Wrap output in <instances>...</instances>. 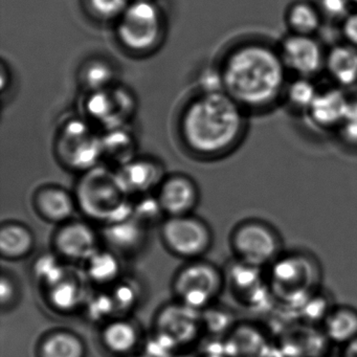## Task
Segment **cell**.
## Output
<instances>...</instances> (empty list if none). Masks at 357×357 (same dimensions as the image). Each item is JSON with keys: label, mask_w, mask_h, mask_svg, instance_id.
I'll return each mask as SVG.
<instances>
[{"label": "cell", "mask_w": 357, "mask_h": 357, "mask_svg": "<svg viewBox=\"0 0 357 357\" xmlns=\"http://www.w3.org/2000/svg\"><path fill=\"white\" fill-rule=\"evenodd\" d=\"M167 243L175 252L194 256L206 250L210 243V233L202 223L187 217L171 219L164 227Z\"/></svg>", "instance_id": "cell-10"}, {"label": "cell", "mask_w": 357, "mask_h": 357, "mask_svg": "<svg viewBox=\"0 0 357 357\" xmlns=\"http://www.w3.org/2000/svg\"><path fill=\"white\" fill-rule=\"evenodd\" d=\"M288 20L296 34L309 35L319 26V13L314 8L307 3H298L292 7Z\"/></svg>", "instance_id": "cell-22"}, {"label": "cell", "mask_w": 357, "mask_h": 357, "mask_svg": "<svg viewBox=\"0 0 357 357\" xmlns=\"http://www.w3.org/2000/svg\"><path fill=\"white\" fill-rule=\"evenodd\" d=\"M194 308L188 306L175 307L162 313L160 319L162 336L170 340L174 346L185 344L194 337L196 333V317Z\"/></svg>", "instance_id": "cell-14"}, {"label": "cell", "mask_w": 357, "mask_h": 357, "mask_svg": "<svg viewBox=\"0 0 357 357\" xmlns=\"http://www.w3.org/2000/svg\"><path fill=\"white\" fill-rule=\"evenodd\" d=\"M321 8L328 17H344L348 12L349 0H321Z\"/></svg>", "instance_id": "cell-31"}, {"label": "cell", "mask_w": 357, "mask_h": 357, "mask_svg": "<svg viewBox=\"0 0 357 357\" xmlns=\"http://www.w3.org/2000/svg\"></svg>", "instance_id": "cell-39"}, {"label": "cell", "mask_w": 357, "mask_h": 357, "mask_svg": "<svg viewBox=\"0 0 357 357\" xmlns=\"http://www.w3.org/2000/svg\"><path fill=\"white\" fill-rule=\"evenodd\" d=\"M60 149L79 168L95 164L103 153L101 137H97L86 123L79 120L70 121L64 126Z\"/></svg>", "instance_id": "cell-6"}, {"label": "cell", "mask_w": 357, "mask_h": 357, "mask_svg": "<svg viewBox=\"0 0 357 357\" xmlns=\"http://www.w3.org/2000/svg\"><path fill=\"white\" fill-rule=\"evenodd\" d=\"M349 99L337 89L319 93L308 109L310 120L321 128L340 127L346 114Z\"/></svg>", "instance_id": "cell-11"}, {"label": "cell", "mask_w": 357, "mask_h": 357, "mask_svg": "<svg viewBox=\"0 0 357 357\" xmlns=\"http://www.w3.org/2000/svg\"><path fill=\"white\" fill-rule=\"evenodd\" d=\"M239 104L225 91H206L185 110L183 133L197 152L217 154L235 146L243 131Z\"/></svg>", "instance_id": "cell-2"}, {"label": "cell", "mask_w": 357, "mask_h": 357, "mask_svg": "<svg viewBox=\"0 0 357 357\" xmlns=\"http://www.w3.org/2000/svg\"><path fill=\"white\" fill-rule=\"evenodd\" d=\"M135 290L128 285L119 286L116 291L114 302L118 303L120 307H127L132 304L135 301Z\"/></svg>", "instance_id": "cell-33"}, {"label": "cell", "mask_w": 357, "mask_h": 357, "mask_svg": "<svg viewBox=\"0 0 357 357\" xmlns=\"http://www.w3.org/2000/svg\"><path fill=\"white\" fill-rule=\"evenodd\" d=\"M33 245L32 234L20 225H5L0 233V248L8 257L26 255Z\"/></svg>", "instance_id": "cell-20"}, {"label": "cell", "mask_w": 357, "mask_h": 357, "mask_svg": "<svg viewBox=\"0 0 357 357\" xmlns=\"http://www.w3.org/2000/svg\"><path fill=\"white\" fill-rule=\"evenodd\" d=\"M51 300L58 308L72 309L80 301V290L73 282L62 280L56 285L52 286Z\"/></svg>", "instance_id": "cell-26"}, {"label": "cell", "mask_w": 357, "mask_h": 357, "mask_svg": "<svg viewBox=\"0 0 357 357\" xmlns=\"http://www.w3.org/2000/svg\"><path fill=\"white\" fill-rule=\"evenodd\" d=\"M83 78L85 85L91 91H102L109 87L114 79V72L108 64L96 61L85 68Z\"/></svg>", "instance_id": "cell-25"}, {"label": "cell", "mask_w": 357, "mask_h": 357, "mask_svg": "<svg viewBox=\"0 0 357 357\" xmlns=\"http://www.w3.org/2000/svg\"><path fill=\"white\" fill-rule=\"evenodd\" d=\"M340 357H357V338L342 347Z\"/></svg>", "instance_id": "cell-36"}, {"label": "cell", "mask_w": 357, "mask_h": 357, "mask_svg": "<svg viewBox=\"0 0 357 357\" xmlns=\"http://www.w3.org/2000/svg\"><path fill=\"white\" fill-rule=\"evenodd\" d=\"M231 246L238 262L266 269L283 254L279 231L264 220L250 219L240 223L231 235Z\"/></svg>", "instance_id": "cell-4"}, {"label": "cell", "mask_w": 357, "mask_h": 357, "mask_svg": "<svg viewBox=\"0 0 357 357\" xmlns=\"http://www.w3.org/2000/svg\"><path fill=\"white\" fill-rule=\"evenodd\" d=\"M139 227L135 223L131 222H116V225L112 227L108 231V237L114 242L116 245L120 248H130L137 243L139 239Z\"/></svg>", "instance_id": "cell-27"}, {"label": "cell", "mask_w": 357, "mask_h": 357, "mask_svg": "<svg viewBox=\"0 0 357 357\" xmlns=\"http://www.w3.org/2000/svg\"><path fill=\"white\" fill-rule=\"evenodd\" d=\"M195 196L191 181L183 177H174L162 185L160 206L172 214H181L193 206Z\"/></svg>", "instance_id": "cell-16"}, {"label": "cell", "mask_w": 357, "mask_h": 357, "mask_svg": "<svg viewBox=\"0 0 357 357\" xmlns=\"http://www.w3.org/2000/svg\"><path fill=\"white\" fill-rule=\"evenodd\" d=\"M37 273L41 279L51 286L56 285L63 280V271L53 258L41 259L37 265Z\"/></svg>", "instance_id": "cell-30"}, {"label": "cell", "mask_w": 357, "mask_h": 357, "mask_svg": "<svg viewBox=\"0 0 357 357\" xmlns=\"http://www.w3.org/2000/svg\"><path fill=\"white\" fill-rule=\"evenodd\" d=\"M162 30L158 8L149 0H137L130 3L121 16L118 34L127 49L146 52L158 45Z\"/></svg>", "instance_id": "cell-5"}, {"label": "cell", "mask_w": 357, "mask_h": 357, "mask_svg": "<svg viewBox=\"0 0 357 357\" xmlns=\"http://www.w3.org/2000/svg\"><path fill=\"white\" fill-rule=\"evenodd\" d=\"M317 89L307 78L294 81L288 87L287 96L290 103L296 108L308 110L317 97Z\"/></svg>", "instance_id": "cell-23"}, {"label": "cell", "mask_w": 357, "mask_h": 357, "mask_svg": "<svg viewBox=\"0 0 357 357\" xmlns=\"http://www.w3.org/2000/svg\"><path fill=\"white\" fill-rule=\"evenodd\" d=\"M89 260V275L97 281H109L118 273V261L112 255L96 252Z\"/></svg>", "instance_id": "cell-24"}, {"label": "cell", "mask_w": 357, "mask_h": 357, "mask_svg": "<svg viewBox=\"0 0 357 357\" xmlns=\"http://www.w3.org/2000/svg\"><path fill=\"white\" fill-rule=\"evenodd\" d=\"M321 323L328 342L344 347L357 338V309L353 307L333 306Z\"/></svg>", "instance_id": "cell-13"}, {"label": "cell", "mask_w": 357, "mask_h": 357, "mask_svg": "<svg viewBox=\"0 0 357 357\" xmlns=\"http://www.w3.org/2000/svg\"><path fill=\"white\" fill-rule=\"evenodd\" d=\"M154 178L155 170L153 167L146 162H135L125 168L119 178V183L123 190H144L150 187Z\"/></svg>", "instance_id": "cell-21"}, {"label": "cell", "mask_w": 357, "mask_h": 357, "mask_svg": "<svg viewBox=\"0 0 357 357\" xmlns=\"http://www.w3.org/2000/svg\"><path fill=\"white\" fill-rule=\"evenodd\" d=\"M82 340L70 332H56L47 336L39 346L38 357H85Z\"/></svg>", "instance_id": "cell-17"}, {"label": "cell", "mask_w": 357, "mask_h": 357, "mask_svg": "<svg viewBox=\"0 0 357 357\" xmlns=\"http://www.w3.org/2000/svg\"><path fill=\"white\" fill-rule=\"evenodd\" d=\"M280 56L285 68L303 78L317 74L323 64L321 47L308 35L296 34L286 38Z\"/></svg>", "instance_id": "cell-9"}, {"label": "cell", "mask_w": 357, "mask_h": 357, "mask_svg": "<svg viewBox=\"0 0 357 357\" xmlns=\"http://www.w3.org/2000/svg\"><path fill=\"white\" fill-rule=\"evenodd\" d=\"M327 68L332 78L344 87L357 83V47L337 45L328 54Z\"/></svg>", "instance_id": "cell-15"}, {"label": "cell", "mask_w": 357, "mask_h": 357, "mask_svg": "<svg viewBox=\"0 0 357 357\" xmlns=\"http://www.w3.org/2000/svg\"><path fill=\"white\" fill-rule=\"evenodd\" d=\"M89 6L96 15L103 20L121 17L128 8V0H89Z\"/></svg>", "instance_id": "cell-28"}, {"label": "cell", "mask_w": 357, "mask_h": 357, "mask_svg": "<svg viewBox=\"0 0 357 357\" xmlns=\"http://www.w3.org/2000/svg\"><path fill=\"white\" fill-rule=\"evenodd\" d=\"M342 31L349 43L357 47V13L347 16Z\"/></svg>", "instance_id": "cell-32"}, {"label": "cell", "mask_w": 357, "mask_h": 357, "mask_svg": "<svg viewBox=\"0 0 357 357\" xmlns=\"http://www.w3.org/2000/svg\"><path fill=\"white\" fill-rule=\"evenodd\" d=\"M110 298H99L97 300L93 301V304L91 306V313L93 317H100V315L106 314L109 312L110 306L112 303Z\"/></svg>", "instance_id": "cell-34"}, {"label": "cell", "mask_w": 357, "mask_h": 357, "mask_svg": "<svg viewBox=\"0 0 357 357\" xmlns=\"http://www.w3.org/2000/svg\"><path fill=\"white\" fill-rule=\"evenodd\" d=\"M221 287V277L214 267L198 264L187 267L179 275L176 290L191 308L210 302Z\"/></svg>", "instance_id": "cell-7"}, {"label": "cell", "mask_w": 357, "mask_h": 357, "mask_svg": "<svg viewBox=\"0 0 357 357\" xmlns=\"http://www.w3.org/2000/svg\"><path fill=\"white\" fill-rule=\"evenodd\" d=\"M352 1H353V3H355L357 5V0H352Z\"/></svg>", "instance_id": "cell-37"}, {"label": "cell", "mask_w": 357, "mask_h": 357, "mask_svg": "<svg viewBox=\"0 0 357 357\" xmlns=\"http://www.w3.org/2000/svg\"><path fill=\"white\" fill-rule=\"evenodd\" d=\"M56 245L59 252L68 258L89 259L96 252L95 234L87 225L72 223L58 233Z\"/></svg>", "instance_id": "cell-12"}, {"label": "cell", "mask_w": 357, "mask_h": 357, "mask_svg": "<svg viewBox=\"0 0 357 357\" xmlns=\"http://www.w3.org/2000/svg\"><path fill=\"white\" fill-rule=\"evenodd\" d=\"M265 273L271 296L285 304L301 306L321 285L319 262L304 252H284Z\"/></svg>", "instance_id": "cell-3"}, {"label": "cell", "mask_w": 357, "mask_h": 357, "mask_svg": "<svg viewBox=\"0 0 357 357\" xmlns=\"http://www.w3.org/2000/svg\"><path fill=\"white\" fill-rule=\"evenodd\" d=\"M87 112L109 130L119 129L133 112V100L122 89L93 91L86 105Z\"/></svg>", "instance_id": "cell-8"}, {"label": "cell", "mask_w": 357, "mask_h": 357, "mask_svg": "<svg viewBox=\"0 0 357 357\" xmlns=\"http://www.w3.org/2000/svg\"><path fill=\"white\" fill-rule=\"evenodd\" d=\"M221 77L227 95L239 105L264 107L281 93L285 66L269 47L248 45L231 54Z\"/></svg>", "instance_id": "cell-1"}, {"label": "cell", "mask_w": 357, "mask_h": 357, "mask_svg": "<svg viewBox=\"0 0 357 357\" xmlns=\"http://www.w3.org/2000/svg\"><path fill=\"white\" fill-rule=\"evenodd\" d=\"M104 346L112 354L130 356L137 344V333L135 328L127 321H114L105 328L103 332Z\"/></svg>", "instance_id": "cell-18"}, {"label": "cell", "mask_w": 357, "mask_h": 357, "mask_svg": "<svg viewBox=\"0 0 357 357\" xmlns=\"http://www.w3.org/2000/svg\"><path fill=\"white\" fill-rule=\"evenodd\" d=\"M127 357H143V356H132V355H130V356H127Z\"/></svg>", "instance_id": "cell-38"}, {"label": "cell", "mask_w": 357, "mask_h": 357, "mask_svg": "<svg viewBox=\"0 0 357 357\" xmlns=\"http://www.w3.org/2000/svg\"><path fill=\"white\" fill-rule=\"evenodd\" d=\"M14 284L12 283L11 280L6 278L5 275L1 280V302L3 304L11 302L14 296Z\"/></svg>", "instance_id": "cell-35"}, {"label": "cell", "mask_w": 357, "mask_h": 357, "mask_svg": "<svg viewBox=\"0 0 357 357\" xmlns=\"http://www.w3.org/2000/svg\"><path fill=\"white\" fill-rule=\"evenodd\" d=\"M37 206L43 216L54 221H61L72 215L74 204L72 198L63 190L50 188L37 196Z\"/></svg>", "instance_id": "cell-19"}, {"label": "cell", "mask_w": 357, "mask_h": 357, "mask_svg": "<svg viewBox=\"0 0 357 357\" xmlns=\"http://www.w3.org/2000/svg\"><path fill=\"white\" fill-rule=\"evenodd\" d=\"M338 128L344 142L357 147V99L349 100L346 114Z\"/></svg>", "instance_id": "cell-29"}]
</instances>
